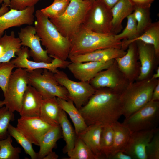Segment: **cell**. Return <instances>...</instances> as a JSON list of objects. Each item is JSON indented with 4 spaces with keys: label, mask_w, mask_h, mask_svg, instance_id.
<instances>
[{
    "label": "cell",
    "mask_w": 159,
    "mask_h": 159,
    "mask_svg": "<svg viewBox=\"0 0 159 159\" xmlns=\"http://www.w3.org/2000/svg\"><path fill=\"white\" fill-rule=\"evenodd\" d=\"M79 110L87 126L111 125L123 115L120 94L107 88L97 89Z\"/></svg>",
    "instance_id": "obj_1"
},
{
    "label": "cell",
    "mask_w": 159,
    "mask_h": 159,
    "mask_svg": "<svg viewBox=\"0 0 159 159\" xmlns=\"http://www.w3.org/2000/svg\"><path fill=\"white\" fill-rule=\"evenodd\" d=\"M35 15L36 20L34 24L36 34L47 54L52 58L67 60L71 46L70 40L60 34L40 10H36Z\"/></svg>",
    "instance_id": "obj_2"
},
{
    "label": "cell",
    "mask_w": 159,
    "mask_h": 159,
    "mask_svg": "<svg viewBox=\"0 0 159 159\" xmlns=\"http://www.w3.org/2000/svg\"><path fill=\"white\" fill-rule=\"evenodd\" d=\"M70 40L71 46L69 57L100 49L121 48L122 44L121 41L115 39L114 35L95 32L82 25Z\"/></svg>",
    "instance_id": "obj_3"
},
{
    "label": "cell",
    "mask_w": 159,
    "mask_h": 159,
    "mask_svg": "<svg viewBox=\"0 0 159 159\" xmlns=\"http://www.w3.org/2000/svg\"><path fill=\"white\" fill-rule=\"evenodd\" d=\"M159 82L150 78L131 82L120 94L123 115L127 118L151 100L153 90Z\"/></svg>",
    "instance_id": "obj_4"
},
{
    "label": "cell",
    "mask_w": 159,
    "mask_h": 159,
    "mask_svg": "<svg viewBox=\"0 0 159 159\" xmlns=\"http://www.w3.org/2000/svg\"><path fill=\"white\" fill-rule=\"evenodd\" d=\"M93 1L70 0L62 15L49 20L63 37L70 40L83 24Z\"/></svg>",
    "instance_id": "obj_5"
},
{
    "label": "cell",
    "mask_w": 159,
    "mask_h": 159,
    "mask_svg": "<svg viewBox=\"0 0 159 159\" xmlns=\"http://www.w3.org/2000/svg\"><path fill=\"white\" fill-rule=\"evenodd\" d=\"M26 70L29 85L39 92L43 99L55 97L69 100L67 90L57 82L54 73L45 69Z\"/></svg>",
    "instance_id": "obj_6"
},
{
    "label": "cell",
    "mask_w": 159,
    "mask_h": 159,
    "mask_svg": "<svg viewBox=\"0 0 159 159\" xmlns=\"http://www.w3.org/2000/svg\"><path fill=\"white\" fill-rule=\"evenodd\" d=\"M112 21L111 9L103 0H93L82 25L95 32L113 34L112 32Z\"/></svg>",
    "instance_id": "obj_7"
},
{
    "label": "cell",
    "mask_w": 159,
    "mask_h": 159,
    "mask_svg": "<svg viewBox=\"0 0 159 159\" xmlns=\"http://www.w3.org/2000/svg\"><path fill=\"white\" fill-rule=\"evenodd\" d=\"M28 85L27 72L26 69L17 68L12 72L6 91L3 93L4 105L9 111L20 112L23 97Z\"/></svg>",
    "instance_id": "obj_8"
},
{
    "label": "cell",
    "mask_w": 159,
    "mask_h": 159,
    "mask_svg": "<svg viewBox=\"0 0 159 159\" xmlns=\"http://www.w3.org/2000/svg\"><path fill=\"white\" fill-rule=\"evenodd\" d=\"M159 120V101H150L122 123L133 132L156 128Z\"/></svg>",
    "instance_id": "obj_9"
},
{
    "label": "cell",
    "mask_w": 159,
    "mask_h": 159,
    "mask_svg": "<svg viewBox=\"0 0 159 159\" xmlns=\"http://www.w3.org/2000/svg\"><path fill=\"white\" fill-rule=\"evenodd\" d=\"M54 74L58 83L67 90L69 100L78 110L86 103L96 90L89 82L71 80L63 71L58 70Z\"/></svg>",
    "instance_id": "obj_10"
},
{
    "label": "cell",
    "mask_w": 159,
    "mask_h": 159,
    "mask_svg": "<svg viewBox=\"0 0 159 159\" xmlns=\"http://www.w3.org/2000/svg\"><path fill=\"white\" fill-rule=\"evenodd\" d=\"M120 72L115 60L112 66L99 72L89 82L96 90L107 88L120 94L128 85Z\"/></svg>",
    "instance_id": "obj_11"
},
{
    "label": "cell",
    "mask_w": 159,
    "mask_h": 159,
    "mask_svg": "<svg viewBox=\"0 0 159 159\" xmlns=\"http://www.w3.org/2000/svg\"><path fill=\"white\" fill-rule=\"evenodd\" d=\"M28 48L23 46L17 52V57L11 61L14 64L15 68L25 69L28 70L38 69H47L53 73L57 72L58 69H65L71 63L70 61L57 58H54L50 63L36 62L29 59Z\"/></svg>",
    "instance_id": "obj_12"
},
{
    "label": "cell",
    "mask_w": 159,
    "mask_h": 159,
    "mask_svg": "<svg viewBox=\"0 0 159 159\" xmlns=\"http://www.w3.org/2000/svg\"><path fill=\"white\" fill-rule=\"evenodd\" d=\"M18 35L22 46L30 49L29 55L32 57L34 61L46 63L52 62V58L41 46L40 39L36 34L34 26L28 25L21 28Z\"/></svg>",
    "instance_id": "obj_13"
},
{
    "label": "cell",
    "mask_w": 159,
    "mask_h": 159,
    "mask_svg": "<svg viewBox=\"0 0 159 159\" xmlns=\"http://www.w3.org/2000/svg\"><path fill=\"white\" fill-rule=\"evenodd\" d=\"M51 126L39 116H21L16 127L32 144L39 146L41 138Z\"/></svg>",
    "instance_id": "obj_14"
},
{
    "label": "cell",
    "mask_w": 159,
    "mask_h": 159,
    "mask_svg": "<svg viewBox=\"0 0 159 159\" xmlns=\"http://www.w3.org/2000/svg\"><path fill=\"white\" fill-rule=\"evenodd\" d=\"M158 129L132 132L123 152L132 159H148L147 146Z\"/></svg>",
    "instance_id": "obj_15"
},
{
    "label": "cell",
    "mask_w": 159,
    "mask_h": 159,
    "mask_svg": "<svg viewBox=\"0 0 159 159\" xmlns=\"http://www.w3.org/2000/svg\"><path fill=\"white\" fill-rule=\"evenodd\" d=\"M115 62V59H113L103 62H71L67 68L76 79L89 82L99 72L112 66Z\"/></svg>",
    "instance_id": "obj_16"
},
{
    "label": "cell",
    "mask_w": 159,
    "mask_h": 159,
    "mask_svg": "<svg viewBox=\"0 0 159 159\" xmlns=\"http://www.w3.org/2000/svg\"><path fill=\"white\" fill-rule=\"evenodd\" d=\"M34 6L29 7L23 10L11 9L0 16V37L6 29L24 25H32L34 21Z\"/></svg>",
    "instance_id": "obj_17"
},
{
    "label": "cell",
    "mask_w": 159,
    "mask_h": 159,
    "mask_svg": "<svg viewBox=\"0 0 159 159\" xmlns=\"http://www.w3.org/2000/svg\"><path fill=\"white\" fill-rule=\"evenodd\" d=\"M126 52L121 48H111L97 50L85 54L73 55L69 57L68 58L71 62L74 63L103 62L121 57Z\"/></svg>",
    "instance_id": "obj_18"
},
{
    "label": "cell",
    "mask_w": 159,
    "mask_h": 159,
    "mask_svg": "<svg viewBox=\"0 0 159 159\" xmlns=\"http://www.w3.org/2000/svg\"><path fill=\"white\" fill-rule=\"evenodd\" d=\"M135 42L141 64L138 79L141 80L148 78L150 74L157 56L152 45L140 41Z\"/></svg>",
    "instance_id": "obj_19"
},
{
    "label": "cell",
    "mask_w": 159,
    "mask_h": 159,
    "mask_svg": "<svg viewBox=\"0 0 159 159\" xmlns=\"http://www.w3.org/2000/svg\"><path fill=\"white\" fill-rule=\"evenodd\" d=\"M43 100L39 92L28 85L24 95L21 109L19 112L20 116H39Z\"/></svg>",
    "instance_id": "obj_20"
},
{
    "label": "cell",
    "mask_w": 159,
    "mask_h": 159,
    "mask_svg": "<svg viewBox=\"0 0 159 159\" xmlns=\"http://www.w3.org/2000/svg\"><path fill=\"white\" fill-rule=\"evenodd\" d=\"M102 126L98 124L88 125L79 136L92 152L97 159L105 158L100 146V138Z\"/></svg>",
    "instance_id": "obj_21"
},
{
    "label": "cell",
    "mask_w": 159,
    "mask_h": 159,
    "mask_svg": "<svg viewBox=\"0 0 159 159\" xmlns=\"http://www.w3.org/2000/svg\"><path fill=\"white\" fill-rule=\"evenodd\" d=\"M127 47L125 54L115 60L120 71L130 80L135 76L136 69V42L131 43Z\"/></svg>",
    "instance_id": "obj_22"
},
{
    "label": "cell",
    "mask_w": 159,
    "mask_h": 159,
    "mask_svg": "<svg viewBox=\"0 0 159 159\" xmlns=\"http://www.w3.org/2000/svg\"><path fill=\"white\" fill-rule=\"evenodd\" d=\"M137 41L152 45L158 57L159 55V21L152 23L141 34L136 38L130 40H123L121 48L125 50L130 44Z\"/></svg>",
    "instance_id": "obj_23"
},
{
    "label": "cell",
    "mask_w": 159,
    "mask_h": 159,
    "mask_svg": "<svg viewBox=\"0 0 159 159\" xmlns=\"http://www.w3.org/2000/svg\"><path fill=\"white\" fill-rule=\"evenodd\" d=\"M21 46L20 39L16 37L14 31L9 35L5 33L0 37V63L8 62L16 57V54Z\"/></svg>",
    "instance_id": "obj_24"
},
{
    "label": "cell",
    "mask_w": 159,
    "mask_h": 159,
    "mask_svg": "<svg viewBox=\"0 0 159 159\" xmlns=\"http://www.w3.org/2000/svg\"><path fill=\"white\" fill-rule=\"evenodd\" d=\"M62 138V131L60 125H52L40 140V149L37 153V159H43L55 148L57 141Z\"/></svg>",
    "instance_id": "obj_25"
},
{
    "label": "cell",
    "mask_w": 159,
    "mask_h": 159,
    "mask_svg": "<svg viewBox=\"0 0 159 159\" xmlns=\"http://www.w3.org/2000/svg\"><path fill=\"white\" fill-rule=\"evenodd\" d=\"M135 8L130 0H120L111 9L113 34H117L121 30L122 21L132 13Z\"/></svg>",
    "instance_id": "obj_26"
},
{
    "label": "cell",
    "mask_w": 159,
    "mask_h": 159,
    "mask_svg": "<svg viewBox=\"0 0 159 159\" xmlns=\"http://www.w3.org/2000/svg\"><path fill=\"white\" fill-rule=\"evenodd\" d=\"M62 110L56 97L43 99L39 116L51 125H59V120Z\"/></svg>",
    "instance_id": "obj_27"
},
{
    "label": "cell",
    "mask_w": 159,
    "mask_h": 159,
    "mask_svg": "<svg viewBox=\"0 0 159 159\" xmlns=\"http://www.w3.org/2000/svg\"><path fill=\"white\" fill-rule=\"evenodd\" d=\"M57 99L60 107L71 118L77 135L86 130L88 126L73 102L70 100H66L58 97H57Z\"/></svg>",
    "instance_id": "obj_28"
},
{
    "label": "cell",
    "mask_w": 159,
    "mask_h": 159,
    "mask_svg": "<svg viewBox=\"0 0 159 159\" xmlns=\"http://www.w3.org/2000/svg\"><path fill=\"white\" fill-rule=\"evenodd\" d=\"M111 125L114 131V137L113 145L109 156L119 151H124L132 132L127 126L118 121L112 123Z\"/></svg>",
    "instance_id": "obj_29"
},
{
    "label": "cell",
    "mask_w": 159,
    "mask_h": 159,
    "mask_svg": "<svg viewBox=\"0 0 159 159\" xmlns=\"http://www.w3.org/2000/svg\"><path fill=\"white\" fill-rule=\"evenodd\" d=\"M59 122L61 128L63 138L66 143L63 149V152L66 153L73 148L77 135L67 118V113L62 109L60 113Z\"/></svg>",
    "instance_id": "obj_30"
},
{
    "label": "cell",
    "mask_w": 159,
    "mask_h": 159,
    "mask_svg": "<svg viewBox=\"0 0 159 159\" xmlns=\"http://www.w3.org/2000/svg\"><path fill=\"white\" fill-rule=\"evenodd\" d=\"M8 131V134L15 139L17 143L23 148L25 153L28 155L32 159H37V153L33 149L32 144L16 127L10 123Z\"/></svg>",
    "instance_id": "obj_31"
},
{
    "label": "cell",
    "mask_w": 159,
    "mask_h": 159,
    "mask_svg": "<svg viewBox=\"0 0 159 159\" xmlns=\"http://www.w3.org/2000/svg\"><path fill=\"white\" fill-rule=\"evenodd\" d=\"M67 153L69 159H97L91 150L77 135L73 148Z\"/></svg>",
    "instance_id": "obj_32"
},
{
    "label": "cell",
    "mask_w": 159,
    "mask_h": 159,
    "mask_svg": "<svg viewBox=\"0 0 159 159\" xmlns=\"http://www.w3.org/2000/svg\"><path fill=\"white\" fill-rule=\"evenodd\" d=\"M114 131L111 125L102 126L100 138V146L102 153L107 159L113 144Z\"/></svg>",
    "instance_id": "obj_33"
},
{
    "label": "cell",
    "mask_w": 159,
    "mask_h": 159,
    "mask_svg": "<svg viewBox=\"0 0 159 159\" xmlns=\"http://www.w3.org/2000/svg\"><path fill=\"white\" fill-rule=\"evenodd\" d=\"M12 140L9 134L6 138L0 140V159H19L21 149L19 147H14Z\"/></svg>",
    "instance_id": "obj_34"
},
{
    "label": "cell",
    "mask_w": 159,
    "mask_h": 159,
    "mask_svg": "<svg viewBox=\"0 0 159 159\" xmlns=\"http://www.w3.org/2000/svg\"><path fill=\"white\" fill-rule=\"evenodd\" d=\"M149 9L135 7L134 12H132L137 22V30L139 36L152 23Z\"/></svg>",
    "instance_id": "obj_35"
},
{
    "label": "cell",
    "mask_w": 159,
    "mask_h": 159,
    "mask_svg": "<svg viewBox=\"0 0 159 159\" xmlns=\"http://www.w3.org/2000/svg\"><path fill=\"white\" fill-rule=\"evenodd\" d=\"M70 0L54 1L49 6L41 9L42 13L50 19L58 18L64 13Z\"/></svg>",
    "instance_id": "obj_36"
},
{
    "label": "cell",
    "mask_w": 159,
    "mask_h": 159,
    "mask_svg": "<svg viewBox=\"0 0 159 159\" xmlns=\"http://www.w3.org/2000/svg\"><path fill=\"white\" fill-rule=\"evenodd\" d=\"M127 18V22L125 28L120 33L114 35L115 37L117 40L120 41L122 39L130 40L139 36L137 30V22L132 13Z\"/></svg>",
    "instance_id": "obj_37"
},
{
    "label": "cell",
    "mask_w": 159,
    "mask_h": 159,
    "mask_svg": "<svg viewBox=\"0 0 159 159\" xmlns=\"http://www.w3.org/2000/svg\"><path fill=\"white\" fill-rule=\"evenodd\" d=\"M14 119V112L9 111L5 106L0 108V140L7 137L9 125Z\"/></svg>",
    "instance_id": "obj_38"
},
{
    "label": "cell",
    "mask_w": 159,
    "mask_h": 159,
    "mask_svg": "<svg viewBox=\"0 0 159 159\" xmlns=\"http://www.w3.org/2000/svg\"><path fill=\"white\" fill-rule=\"evenodd\" d=\"M15 68L11 61L0 63V88L4 93L6 89L12 70Z\"/></svg>",
    "instance_id": "obj_39"
},
{
    "label": "cell",
    "mask_w": 159,
    "mask_h": 159,
    "mask_svg": "<svg viewBox=\"0 0 159 159\" xmlns=\"http://www.w3.org/2000/svg\"><path fill=\"white\" fill-rule=\"evenodd\" d=\"M148 159H159V132L158 129L146 148Z\"/></svg>",
    "instance_id": "obj_40"
},
{
    "label": "cell",
    "mask_w": 159,
    "mask_h": 159,
    "mask_svg": "<svg viewBox=\"0 0 159 159\" xmlns=\"http://www.w3.org/2000/svg\"><path fill=\"white\" fill-rule=\"evenodd\" d=\"M41 0H10L11 9L23 10L29 7L34 6Z\"/></svg>",
    "instance_id": "obj_41"
},
{
    "label": "cell",
    "mask_w": 159,
    "mask_h": 159,
    "mask_svg": "<svg viewBox=\"0 0 159 159\" xmlns=\"http://www.w3.org/2000/svg\"><path fill=\"white\" fill-rule=\"evenodd\" d=\"M135 7L150 8L154 0H130Z\"/></svg>",
    "instance_id": "obj_42"
},
{
    "label": "cell",
    "mask_w": 159,
    "mask_h": 159,
    "mask_svg": "<svg viewBox=\"0 0 159 159\" xmlns=\"http://www.w3.org/2000/svg\"><path fill=\"white\" fill-rule=\"evenodd\" d=\"M107 159H132V157L122 151H118L110 155Z\"/></svg>",
    "instance_id": "obj_43"
},
{
    "label": "cell",
    "mask_w": 159,
    "mask_h": 159,
    "mask_svg": "<svg viewBox=\"0 0 159 159\" xmlns=\"http://www.w3.org/2000/svg\"><path fill=\"white\" fill-rule=\"evenodd\" d=\"M159 100V82L155 87L153 91L150 101H158Z\"/></svg>",
    "instance_id": "obj_44"
},
{
    "label": "cell",
    "mask_w": 159,
    "mask_h": 159,
    "mask_svg": "<svg viewBox=\"0 0 159 159\" xmlns=\"http://www.w3.org/2000/svg\"><path fill=\"white\" fill-rule=\"evenodd\" d=\"M58 157V155L52 151L47 155L43 159H57Z\"/></svg>",
    "instance_id": "obj_45"
},
{
    "label": "cell",
    "mask_w": 159,
    "mask_h": 159,
    "mask_svg": "<svg viewBox=\"0 0 159 159\" xmlns=\"http://www.w3.org/2000/svg\"><path fill=\"white\" fill-rule=\"evenodd\" d=\"M110 8L111 9L120 0H103Z\"/></svg>",
    "instance_id": "obj_46"
},
{
    "label": "cell",
    "mask_w": 159,
    "mask_h": 159,
    "mask_svg": "<svg viewBox=\"0 0 159 159\" xmlns=\"http://www.w3.org/2000/svg\"><path fill=\"white\" fill-rule=\"evenodd\" d=\"M9 9L4 3H2L0 8V16L9 11Z\"/></svg>",
    "instance_id": "obj_47"
},
{
    "label": "cell",
    "mask_w": 159,
    "mask_h": 159,
    "mask_svg": "<svg viewBox=\"0 0 159 159\" xmlns=\"http://www.w3.org/2000/svg\"><path fill=\"white\" fill-rule=\"evenodd\" d=\"M159 77V68L158 67L156 69V72L150 78L151 79H157Z\"/></svg>",
    "instance_id": "obj_48"
},
{
    "label": "cell",
    "mask_w": 159,
    "mask_h": 159,
    "mask_svg": "<svg viewBox=\"0 0 159 159\" xmlns=\"http://www.w3.org/2000/svg\"><path fill=\"white\" fill-rule=\"evenodd\" d=\"M4 3L7 6H9L10 0H0V4Z\"/></svg>",
    "instance_id": "obj_49"
},
{
    "label": "cell",
    "mask_w": 159,
    "mask_h": 159,
    "mask_svg": "<svg viewBox=\"0 0 159 159\" xmlns=\"http://www.w3.org/2000/svg\"><path fill=\"white\" fill-rule=\"evenodd\" d=\"M4 105V102L3 101H0V108Z\"/></svg>",
    "instance_id": "obj_50"
},
{
    "label": "cell",
    "mask_w": 159,
    "mask_h": 159,
    "mask_svg": "<svg viewBox=\"0 0 159 159\" xmlns=\"http://www.w3.org/2000/svg\"><path fill=\"white\" fill-rule=\"evenodd\" d=\"M84 1H89V0H83Z\"/></svg>",
    "instance_id": "obj_51"
},
{
    "label": "cell",
    "mask_w": 159,
    "mask_h": 159,
    "mask_svg": "<svg viewBox=\"0 0 159 159\" xmlns=\"http://www.w3.org/2000/svg\"><path fill=\"white\" fill-rule=\"evenodd\" d=\"M54 1L59 0H54Z\"/></svg>",
    "instance_id": "obj_52"
}]
</instances>
